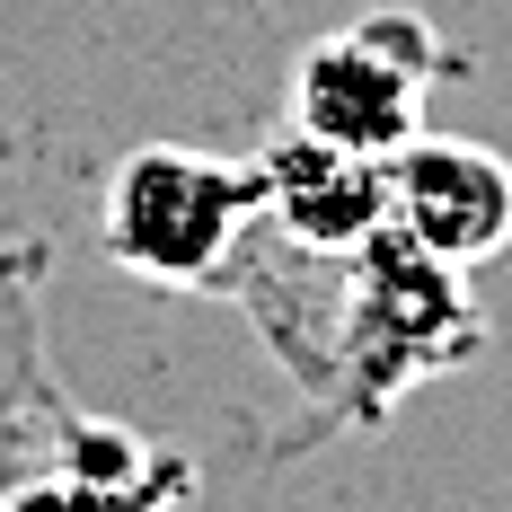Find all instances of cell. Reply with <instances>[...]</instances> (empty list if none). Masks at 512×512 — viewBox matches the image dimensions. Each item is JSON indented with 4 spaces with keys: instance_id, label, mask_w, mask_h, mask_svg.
<instances>
[{
    "instance_id": "6da1fadb",
    "label": "cell",
    "mask_w": 512,
    "mask_h": 512,
    "mask_svg": "<svg viewBox=\"0 0 512 512\" xmlns=\"http://www.w3.org/2000/svg\"><path fill=\"white\" fill-rule=\"evenodd\" d=\"M256 195H265V177H248V168H212V159L168 151V142L133 151L106 186V248L159 283H195L221 265Z\"/></svg>"
},
{
    "instance_id": "7a4b0ae2",
    "label": "cell",
    "mask_w": 512,
    "mask_h": 512,
    "mask_svg": "<svg viewBox=\"0 0 512 512\" xmlns=\"http://www.w3.org/2000/svg\"><path fill=\"white\" fill-rule=\"evenodd\" d=\"M433 45L407 18H362L345 36L309 45L301 62V133L327 151L389 159L398 142H415V80H424Z\"/></svg>"
},
{
    "instance_id": "3957f363",
    "label": "cell",
    "mask_w": 512,
    "mask_h": 512,
    "mask_svg": "<svg viewBox=\"0 0 512 512\" xmlns=\"http://www.w3.org/2000/svg\"><path fill=\"white\" fill-rule=\"evenodd\" d=\"M389 212L433 256H486L512 239V177L468 142H398L389 151Z\"/></svg>"
},
{
    "instance_id": "277c9868",
    "label": "cell",
    "mask_w": 512,
    "mask_h": 512,
    "mask_svg": "<svg viewBox=\"0 0 512 512\" xmlns=\"http://www.w3.org/2000/svg\"><path fill=\"white\" fill-rule=\"evenodd\" d=\"M265 186L283 195V221L301 239H362L380 212H389V168L362 151H327V142H292L274 151Z\"/></svg>"
},
{
    "instance_id": "5b68a950",
    "label": "cell",
    "mask_w": 512,
    "mask_h": 512,
    "mask_svg": "<svg viewBox=\"0 0 512 512\" xmlns=\"http://www.w3.org/2000/svg\"><path fill=\"white\" fill-rule=\"evenodd\" d=\"M0 512H151L133 486H106V477H62V486H18V495H0Z\"/></svg>"
}]
</instances>
